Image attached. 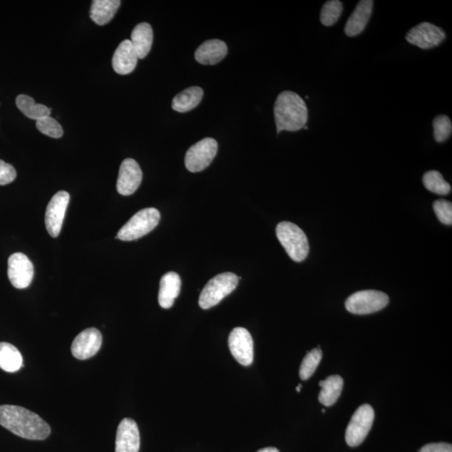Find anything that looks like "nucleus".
I'll use <instances>...</instances> for the list:
<instances>
[{
	"label": "nucleus",
	"instance_id": "423d86ee",
	"mask_svg": "<svg viewBox=\"0 0 452 452\" xmlns=\"http://www.w3.org/2000/svg\"><path fill=\"white\" fill-rule=\"evenodd\" d=\"M389 302V297L382 292L360 291L348 298L345 307L351 314L365 315L382 310L388 305Z\"/></svg>",
	"mask_w": 452,
	"mask_h": 452
},
{
	"label": "nucleus",
	"instance_id": "ddd939ff",
	"mask_svg": "<svg viewBox=\"0 0 452 452\" xmlns=\"http://www.w3.org/2000/svg\"><path fill=\"white\" fill-rule=\"evenodd\" d=\"M103 344V335L95 328L81 332L72 343L71 352L74 357L85 360L97 354Z\"/></svg>",
	"mask_w": 452,
	"mask_h": 452
},
{
	"label": "nucleus",
	"instance_id": "72a5a7b5",
	"mask_svg": "<svg viewBox=\"0 0 452 452\" xmlns=\"http://www.w3.org/2000/svg\"><path fill=\"white\" fill-rule=\"evenodd\" d=\"M257 452H280L275 447H267V448H263L262 450L258 451Z\"/></svg>",
	"mask_w": 452,
	"mask_h": 452
},
{
	"label": "nucleus",
	"instance_id": "20e7f679",
	"mask_svg": "<svg viewBox=\"0 0 452 452\" xmlns=\"http://www.w3.org/2000/svg\"><path fill=\"white\" fill-rule=\"evenodd\" d=\"M239 279L232 272L221 273L210 279L200 296L199 304L201 309H210L220 304L237 288Z\"/></svg>",
	"mask_w": 452,
	"mask_h": 452
},
{
	"label": "nucleus",
	"instance_id": "9d476101",
	"mask_svg": "<svg viewBox=\"0 0 452 452\" xmlns=\"http://www.w3.org/2000/svg\"><path fill=\"white\" fill-rule=\"evenodd\" d=\"M69 201V193L59 191L52 197L47 205L45 222L47 232L53 238H56L60 235Z\"/></svg>",
	"mask_w": 452,
	"mask_h": 452
},
{
	"label": "nucleus",
	"instance_id": "1a4fd4ad",
	"mask_svg": "<svg viewBox=\"0 0 452 452\" xmlns=\"http://www.w3.org/2000/svg\"><path fill=\"white\" fill-rule=\"evenodd\" d=\"M446 37V33L441 28L429 22H422L412 28L406 36L410 44L422 50H429L440 46Z\"/></svg>",
	"mask_w": 452,
	"mask_h": 452
},
{
	"label": "nucleus",
	"instance_id": "4be33fe9",
	"mask_svg": "<svg viewBox=\"0 0 452 452\" xmlns=\"http://www.w3.org/2000/svg\"><path fill=\"white\" fill-rule=\"evenodd\" d=\"M204 91L200 86H192L175 96L172 108L179 113H187L198 106L203 98Z\"/></svg>",
	"mask_w": 452,
	"mask_h": 452
},
{
	"label": "nucleus",
	"instance_id": "f257e3e1",
	"mask_svg": "<svg viewBox=\"0 0 452 452\" xmlns=\"http://www.w3.org/2000/svg\"><path fill=\"white\" fill-rule=\"evenodd\" d=\"M0 425L22 438L42 441L51 434V427L42 418L26 408L0 406Z\"/></svg>",
	"mask_w": 452,
	"mask_h": 452
},
{
	"label": "nucleus",
	"instance_id": "39448f33",
	"mask_svg": "<svg viewBox=\"0 0 452 452\" xmlns=\"http://www.w3.org/2000/svg\"><path fill=\"white\" fill-rule=\"evenodd\" d=\"M160 220V213L155 208L138 211L120 229L117 237L124 242H131L144 237L156 227Z\"/></svg>",
	"mask_w": 452,
	"mask_h": 452
},
{
	"label": "nucleus",
	"instance_id": "aec40b11",
	"mask_svg": "<svg viewBox=\"0 0 452 452\" xmlns=\"http://www.w3.org/2000/svg\"><path fill=\"white\" fill-rule=\"evenodd\" d=\"M153 41V32L148 23H140L133 29L131 43L138 59H143L151 51Z\"/></svg>",
	"mask_w": 452,
	"mask_h": 452
},
{
	"label": "nucleus",
	"instance_id": "6ab92c4d",
	"mask_svg": "<svg viewBox=\"0 0 452 452\" xmlns=\"http://www.w3.org/2000/svg\"><path fill=\"white\" fill-rule=\"evenodd\" d=\"M181 279L176 272H170L161 278L158 304L163 309H170L180 295Z\"/></svg>",
	"mask_w": 452,
	"mask_h": 452
},
{
	"label": "nucleus",
	"instance_id": "cd10ccee",
	"mask_svg": "<svg viewBox=\"0 0 452 452\" xmlns=\"http://www.w3.org/2000/svg\"><path fill=\"white\" fill-rule=\"evenodd\" d=\"M323 358V353L320 348H316L307 353L300 367V378L302 381H307L314 374L317 366Z\"/></svg>",
	"mask_w": 452,
	"mask_h": 452
},
{
	"label": "nucleus",
	"instance_id": "f3484780",
	"mask_svg": "<svg viewBox=\"0 0 452 452\" xmlns=\"http://www.w3.org/2000/svg\"><path fill=\"white\" fill-rule=\"evenodd\" d=\"M138 57L134 51L131 41L125 40L115 51L113 67L119 75L132 73L136 68Z\"/></svg>",
	"mask_w": 452,
	"mask_h": 452
},
{
	"label": "nucleus",
	"instance_id": "bb28decb",
	"mask_svg": "<svg viewBox=\"0 0 452 452\" xmlns=\"http://www.w3.org/2000/svg\"><path fill=\"white\" fill-rule=\"evenodd\" d=\"M343 13V3L339 0L326 2L321 9L320 21L324 26H332L339 20Z\"/></svg>",
	"mask_w": 452,
	"mask_h": 452
},
{
	"label": "nucleus",
	"instance_id": "f704fd0d",
	"mask_svg": "<svg viewBox=\"0 0 452 452\" xmlns=\"http://www.w3.org/2000/svg\"><path fill=\"white\" fill-rule=\"evenodd\" d=\"M301 388H302V384H298V386L296 388V391L297 392H300L301 391Z\"/></svg>",
	"mask_w": 452,
	"mask_h": 452
},
{
	"label": "nucleus",
	"instance_id": "c9c22d12",
	"mask_svg": "<svg viewBox=\"0 0 452 452\" xmlns=\"http://www.w3.org/2000/svg\"><path fill=\"white\" fill-rule=\"evenodd\" d=\"M304 129H306V130H307V129H309V127H307V126H304Z\"/></svg>",
	"mask_w": 452,
	"mask_h": 452
},
{
	"label": "nucleus",
	"instance_id": "a878e982",
	"mask_svg": "<svg viewBox=\"0 0 452 452\" xmlns=\"http://www.w3.org/2000/svg\"><path fill=\"white\" fill-rule=\"evenodd\" d=\"M423 184L426 189L432 193L446 195L451 193V185L447 183L441 173L436 170L428 171L423 176Z\"/></svg>",
	"mask_w": 452,
	"mask_h": 452
},
{
	"label": "nucleus",
	"instance_id": "6e6552de",
	"mask_svg": "<svg viewBox=\"0 0 452 452\" xmlns=\"http://www.w3.org/2000/svg\"><path fill=\"white\" fill-rule=\"evenodd\" d=\"M374 420V411L371 406L364 405L355 411L346 431L345 439L350 446H358L363 443Z\"/></svg>",
	"mask_w": 452,
	"mask_h": 452
},
{
	"label": "nucleus",
	"instance_id": "f03ea898",
	"mask_svg": "<svg viewBox=\"0 0 452 452\" xmlns=\"http://www.w3.org/2000/svg\"><path fill=\"white\" fill-rule=\"evenodd\" d=\"M274 115L277 133L299 131L309 120V110L304 100L291 91H283L278 96L274 106Z\"/></svg>",
	"mask_w": 452,
	"mask_h": 452
},
{
	"label": "nucleus",
	"instance_id": "0eeeda50",
	"mask_svg": "<svg viewBox=\"0 0 452 452\" xmlns=\"http://www.w3.org/2000/svg\"><path fill=\"white\" fill-rule=\"evenodd\" d=\"M218 151V143L214 138H205L194 144L187 151L185 167L192 173L203 171L214 160Z\"/></svg>",
	"mask_w": 452,
	"mask_h": 452
},
{
	"label": "nucleus",
	"instance_id": "4468645a",
	"mask_svg": "<svg viewBox=\"0 0 452 452\" xmlns=\"http://www.w3.org/2000/svg\"><path fill=\"white\" fill-rule=\"evenodd\" d=\"M143 173L138 163L133 158H126L120 167L117 190L120 195H131L140 186Z\"/></svg>",
	"mask_w": 452,
	"mask_h": 452
},
{
	"label": "nucleus",
	"instance_id": "c85d7f7f",
	"mask_svg": "<svg viewBox=\"0 0 452 452\" xmlns=\"http://www.w3.org/2000/svg\"><path fill=\"white\" fill-rule=\"evenodd\" d=\"M433 128H434V138L437 143H443L451 135L452 123L451 119L440 115L435 118L433 121Z\"/></svg>",
	"mask_w": 452,
	"mask_h": 452
},
{
	"label": "nucleus",
	"instance_id": "c756f323",
	"mask_svg": "<svg viewBox=\"0 0 452 452\" xmlns=\"http://www.w3.org/2000/svg\"><path fill=\"white\" fill-rule=\"evenodd\" d=\"M36 128L41 133L53 138H60L63 135L61 124L51 116L38 120Z\"/></svg>",
	"mask_w": 452,
	"mask_h": 452
},
{
	"label": "nucleus",
	"instance_id": "473e14b6",
	"mask_svg": "<svg viewBox=\"0 0 452 452\" xmlns=\"http://www.w3.org/2000/svg\"><path fill=\"white\" fill-rule=\"evenodd\" d=\"M419 452H452V446L448 443H431L423 446Z\"/></svg>",
	"mask_w": 452,
	"mask_h": 452
},
{
	"label": "nucleus",
	"instance_id": "412c9836",
	"mask_svg": "<svg viewBox=\"0 0 452 452\" xmlns=\"http://www.w3.org/2000/svg\"><path fill=\"white\" fill-rule=\"evenodd\" d=\"M121 6L119 0H94L91 4L90 16L98 26L107 25L113 20Z\"/></svg>",
	"mask_w": 452,
	"mask_h": 452
},
{
	"label": "nucleus",
	"instance_id": "7ed1b4c3",
	"mask_svg": "<svg viewBox=\"0 0 452 452\" xmlns=\"http://www.w3.org/2000/svg\"><path fill=\"white\" fill-rule=\"evenodd\" d=\"M276 232L279 242L293 261L304 262L309 256V240L304 230L297 225L283 221L277 225Z\"/></svg>",
	"mask_w": 452,
	"mask_h": 452
},
{
	"label": "nucleus",
	"instance_id": "dca6fc26",
	"mask_svg": "<svg viewBox=\"0 0 452 452\" xmlns=\"http://www.w3.org/2000/svg\"><path fill=\"white\" fill-rule=\"evenodd\" d=\"M374 7L372 0L359 1L354 12L351 14L344 28L346 35L354 37L361 34L371 17Z\"/></svg>",
	"mask_w": 452,
	"mask_h": 452
},
{
	"label": "nucleus",
	"instance_id": "2eb2a0df",
	"mask_svg": "<svg viewBox=\"0 0 452 452\" xmlns=\"http://www.w3.org/2000/svg\"><path fill=\"white\" fill-rule=\"evenodd\" d=\"M140 435L136 422L129 418L120 423L116 437V452H138Z\"/></svg>",
	"mask_w": 452,
	"mask_h": 452
},
{
	"label": "nucleus",
	"instance_id": "f8f14e48",
	"mask_svg": "<svg viewBox=\"0 0 452 452\" xmlns=\"http://www.w3.org/2000/svg\"><path fill=\"white\" fill-rule=\"evenodd\" d=\"M229 348L237 361L249 366L253 362L254 343L251 334L244 328H235L229 336Z\"/></svg>",
	"mask_w": 452,
	"mask_h": 452
},
{
	"label": "nucleus",
	"instance_id": "2f4dec72",
	"mask_svg": "<svg viewBox=\"0 0 452 452\" xmlns=\"http://www.w3.org/2000/svg\"><path fill=\"white\" fill-rule=\"evenodd\" d=\"M16 168L11 165L0 160V185L11 184L16 179Z\"/></svg>",
	"mask_w": 452,
	"mask_h": 452
},
{
	"label": "nucleus",
	"instance_id": "393cba45",
	"mask_svg": "<svg viewBox=\"0 0 452 452\" xmlns=\"http://www.w3.org/2000/svg\"><path fill=\"white\" fill-rule=\"evenodd\" d=\"M16 106L29 118L38 120L51 116V109L42 104H36L35 100L27 95L18 96Z\"/></svg>",
	"mask_w": 452,
	"mask_h": 452
},
{
	"label": "nucleus",
	"instance_id": "9b49d317",
	"mask_svg": "<svg viewBox=\"0 0 452 452\" xmlns=\"http://www.w3.org/2000/svg\"><path fill=\"white\" fill-rule=\"evenodd\" d=\"M8 277L11 284L24 289L31 285L34 277V267L25 254L17 252L8 260Z\"/></svg>",
	"mask_w": 452,
	"mask_h": 452
},
{
	"label": "nucleus",
	"instance_id": "7c9ffc66",
	"mask_svg": "<svg viewBox=\"0 0 452 452\" xmlns=\"http://www.w3.org/2000/svg\"><path fill=\"white\" fill-rule=\"evenodd\" d=\"M437 218L446 225L452 224V204L451 202L445 200H436L433 205Z\"/></svg>",
	"mask_w": 452,
	"mask_h": 452
},
{
	"label": "nucleus",
	"instance_id": "b1692460",
	"mask_svg": "<svg viewBox=\"0 0 452 452\" xmlns=\"http://www.w3.org/2000/svg\"><path fill=\"white\" fill-rule=\"evenodd\" d=\"M23 366L20 351L9 343H0V369L8 373L17 372Z\"/></svg>",
	"mask_w": 452,
	"mask_h": 452
},
{
	"label": "nucleus",
	"instance_id": "5701e85b",
	"mask_svg": "<svg viewBox=\"0 0 452 452\" xmlns=\"http://www.w3.org/2000/svg\"><path fill=\"white\" fill-rule=\"evenodd\" d=\"M322 389L319 400L325 406H331L338 401L344 387V379L339 375H331L319 383Z\"/></svg>",
	"mask_w": 452,
	"mask_h": 452
},
{
	"label": "nucleus",
	"instance_id": "a211bd4d",
	"mask_svg": "<svg viewBox=\"0 0 452 452\" xmlns=\"http://www.w3.org/2000/svg\"><path fill=\"white\" fill-rule=\"evenodd\" d=\"M228 48L220 40H210L203 43L195 51V60L202 65H215L227 55Z\"/></svg>",
	"mask_w": 452,
	"mask_h": 452
}]
</instances>
